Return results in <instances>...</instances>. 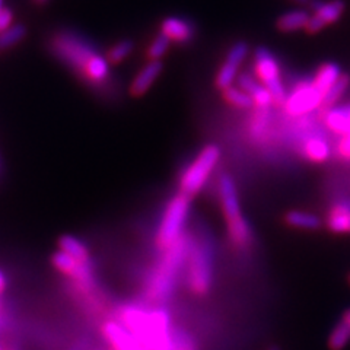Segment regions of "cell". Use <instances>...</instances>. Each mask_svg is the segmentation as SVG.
I'll use <instances>...</instances> for the list:
<instances>
[{
  "mask_svg": "<svg viewBox=\"0 0 350 350\" xmlns=\"http://www.w3.org/2000/svg\"><path fill=\"white\" fill-rule=\"evenodd\" d=\"M50 51L92 86L109 79V62L92 44L73 31H60L50 40Z\"/></svg>",
  "mask_w": 350,
  "mask_h": 350,
  "instance_id": "6da1fadb",
  "label": "cell"
},
{
  "mask_svg": "<svg viewBox=\"0 0 350 350\" xmlns=\"http://www.w3.org/2000/svg\"><path fill=\"white\" fill-rule=\"evenodd\" d=\"M189 248L190 239L183 235L172 247L165 250V257L159 262V266L157 271L153 273V278L149 283L148 293L150 298L163 301L171 297L178 273L184 266V262H187Z\"/></svg>",
  "mask_w": 350,
  "mask_h": 350,
  "instance_id": "7a4b0ae2",
  "label": "cell"
},
{
  "mask_svg": "<svg viewBox=\"0 0 350 350\" xmlns=\"http://www.w3.org/2000/svg\"><path fill=\"white\" fill-rule=\"evenodd\" d=\"M219 193H221L222 209L228 224L229 237H231L232 243L237 247L245 248L251 243V231L245 217L241 213L238 191L234 180L229 175H224L219 181Z\"/></svg>",
  "mask_w": 350,
  "mask_h": 350,
  "instance_id": "3957f363",
  "label": "cell"
},
{
  "mask_svg": "<svg viewBox=\"0 0 350 350\" xmlns=\"http://www.w3.org/2000/svg\"><path fill=\"white\" fill-rule=\"evenodd\" d=\"M187 280L196 295H204L212 286V247L206 238L190 241Z\"/></svg>",
  "mask_w": 350,
  "mask_h": 350,
  "instance_id": "277c9868",
  "label": "cell"
},
{
  "mask_svg": "<svg viewBox=\"0 0 350 350\" xmlns=\"http://www.w3.org/2000/svg\"><path fill=\"white\" fill-rule=\"evenodd\" d=\"M190 199L191 197L180 193L168 203L157 234V243L162 250H168L183 237L190 213Z\"/></svg>",
  "mask_w": 350,
  "mask_h": 350,
  "instance_id": "5b68a950",
  "label": "cell"
},
{
  "mask_svg": "<svg viewBox=\"0 0 350 350\" xmlns=\"http://www.w3.org/2000/svg\"><path fill=\"white\" fill-rule=\"evenodd\" d=\"M221 158V149L216 145L204 146L199 155L191 162V165L185 170L180 180V193L193 197L199 193L215 170L216 163Z\"/></svg>",
  "mask_w": 350,
  "mask_h": 350,
  "instance_id": "8992f818",
  "label": "cell"
},
{
  "mask_svg": "<svg viewBox=\"0 0 350 350\" xmlns=\"http://www.w3.org/2000/svg\"><path fill=\"white\" fill-rule=\"evenodd\" d=\"M256 59V73L261 83L265 85L269 92L273 96V103L275 104H284L286 101V91H284V86L280 79V70H279V63L269 49L266 47H258L254 53Z\"/></svg>",
  "mask_w": 350,
  "mask_h": 350,
  "instance_id": "52a82bcc",
  "label": "cell"
},
{
  "mask_svg": "<svg viewBox=\"0 0 350 350\" xmlns=\"http://www.w3.org/2000/svg\"><path fill=\"white\" fill-rule=\"evenodd\" d=\"M51 266L63 276L69 278L78 284L79 289H90L94 284V265L92 261L82 262L72 256L57 250L51 254Z\"/></svg>",
  "mask_w": 350,
  "mask_h": 350,
  "instance_id": "ba28073f",
  "label": "cell"
},
{
  "mask_svg": "<svg viewBox=\"0 0 350 350\" xmlns=\"http://www.w3.org/2000/svg\"><path fill=\"white\" fill-rule=\"evenodd\" d=\"M324 95L317 90L312 82H305L297 86L291 95H288L286 101H284V108L291 116H302L306 113H311L317 107L323 105Z\"/></svg>",
  "mask_w": 350,
  "mask_h": 350,
  "instance_id": "9c48e42d",
  "label": "cell"
},
{
  "mask_svg": "<svg viewBox=\"0 0 350 350\" xmlns=\"http://www.w3.org/2000/svg\"><path fill=\"white\" fill-rule=\"evenodd\" d=\"M314 15L310 16L308 24H306V31L310 34H317L323 31L327 25H332L334 22L342 18L345 14L346 5L343 0H330V2H323V0H314L310 2Z\"/></svg>",
  "mask_w": 350,
  "mask_h": 350,
  "instance_id": "30bf717a",
  "label": "cell"
},
{
  "mask_svg": "<svg viewBox=\"0 0 350 350\" xmlns=\"http://www.w3.org/2000/svg\"><path fill=\"white\" fill-rule=\"evenodd\" d=\"M248 54V44L245 41H237L234 46L229 49L225 62L219 69L216 75V86L221 91L228 90V88L234 86V81L238 75V70L241 68V64L245 60Z\"/></svg>",
  "mask_w": 350,
  "mask_h": 350,
  "instance_id": "8fae6325",
  "label": "cell"
},
{
  "mask_svg": "<svg viewBox=\"0 0 350 350\" xmlns=\"http://www.w3.org/2000/svg\"><path fill=\"white\" fill-rule=\"evenodd\" d=\"M162 70L163 64L161 60H149L135 76L133 82L130 85V94L136 98L144 96L150 90V86L159 78Z\"/></svg>",
  "mask_w": 350,
  "mask_h": 350,
  "instance_id": "7c38bea8",
  "label": "cell"
},
{
  "mask_svg": "<svg viewBox=\"0 0 350 350\" xmlns=\"http://www.w3.org/2000/svg\"><path fill=\"white\" fill-rule=\"evenodd\" d=\"M161 32L171 41L189 42L196 36V28L190 21L178 16H168L162 21Z\"/></svg>",
  "mask_w": 350,
  "mask_h": 350,
  "instance_id": "4fadbf2b",
  "label": "cell"
},
{
  "mask_svg": "<svg viewBox=\"0 0 350 350\" xmlns=\"http://www.w3.org/2000/svg\"><path fill=\"white\" fill-rule=\"evenodd\" d=\"M238 83L241 90H244L251 96V100L254 101V105L260 108H269L271 104H275L267 88L262 83H258L250 73L241 75Z\"/></svg>",
  "mask_w": 350,
  "mask_h": 350,
  "instance_id": "5bb4252c",
  "label": "cell"
},
{
  "mask_svg": "<svg viewBox=\"0 0 350 350\" xmlns=\"http://www.w3.org/2000/svg\"><path fill=\"white\" fill-rule=\"evenodd\" d=\"M327 226L334 234H350V202H338L332 207Z\"/></svg>",
  "mask_w": 350,
  "mask_h": 350,
  "instance_id": "9a60e30c",
  "label": "cell"
},
{
  "mask_svg": "<svg viewBox=\"0 0 350 350\" xmlns=\"http://www.w3.org/2000/svg\"><path fill=\"white\" fill-rule=\"evenodd\" d=\"M308 10L298 9V10H289V12L283 14L276 21V28L282 32H295L299 29H305L306 24L310 21Z\"/></svg>",
  "mask_w": 350,
  "mask_h": 350,
  "instance_id": "2e32d148",
  "label": "cell"
},
{
  "mask_svg": "<svg viewBox=\"0 0 350 350\" xmlns=\"http://www.w3.org/2000/svg\"><path fill=\"white\" fill-rule=\"evenodd\" d=\"M343 73L340 70V66L336 63H324L321 68L317 72L315 78L312 81V83L315 85L317 90H319L323 95H325V92L330 90V88L338 81Z\"/></svg>",
  "mask_w": 350,
  "mask_h": 350,
  "instance_id": "e0dca14e",
  "label": "cell"
},
{
  "mask_svg": "<svg viewBox=\"0 0 350 350\" xmlns=\"http://www.w3.org/2000/svg\"><path fill=\"white\" fill-rule=\"evenodd\" d=\"M284 222L292 228L305 229V231H315V229H320L323 226V221L320 216L301 211L288 212L284 215Z\"/></svg>",
  "mask_w": 350,
  "mask_h": 350,
  "instance_id": "ac0fdd59",
  "label": "cell"
},
{
  "mask_svg": "<svg viewBox=\"0 0 350 350\" xmlns=\"http://www.w3.org/2000/svg\"><path fill=\"white\" fill-rule=\"evenodd\" d=\"M59 250L82 262L91 261V254L86 244L73 235H62L59 238Z\"/></svg>",
  "mask_w": 350,
  "mask_h": 350,
  "instance_id": "d6986e66",
  "label": "cell"
},
{
  "mask_svg": "<svg viewBox=\"0 0 350 350\" xmlns=\"http://www.w3.org/2000/svg\"><path fill=\"white\" fill-rule=\"evenodd\" d=\"M305 157L315 163H323L330 158V146L321 139H310L305 144Z\"/></svg>",
  "mask_w": 350,
  "mask_h": 350,
  "instance_id": "ffe728a7",
  "label": "cell"
},
{
  "mask_svg": "<svg viewBox=\"0 0 350 350\" xmlns=\"http://www.w3.org/2000/svg\"><path fill=\"white\" fill-rule=\"evenodd\" d=\"M350 342V325L343 320L338 323L328 338V347L332 350H343Z\"/></svg>",
  "mask_w": 350,
  "mask_h": 350,
  "instance_id": "44dd1931",
  "label": "cell"
},
{
  "mask_svg": "<svg viewBox=\"0 0 350 350\" xmlns=\"http://www.w3.org/2000/svg\"><path fill=\"white\" fill-rule=\"evenodd\" d=\"M27 36V28L21 24H14L0 34V50H6L16 46Z\"/></svg>",
  "mask_w": 350,
  "mask_h": 350,
  "instance_id": "7402d4cb",
  "label": "cell"
},
{
  "mask_svg": "<svg viewBox=\"0 0 350 350\" xmlns=\"http://www.w3.org/2000/svg\"><path fill=\"white\" fill-rule=\"evenodd\" d=\"M350 83V78L347 75H342L338 81L328 90L324 95V100H323V105L328 107V108H333L336 105V103L340 100L343 96V94L346 92V90L349 88Z\"/></svg>",
  "mask_w": 350,
  "mask_h": 350,
  "instance_id": "603a6c76",
  "label": "cell"
},
{
  "mask_svg": "<svg viewBox=\"0 0 350 350\" xmlns=\"http://www.w3.org/2000/svg\"><path fill=\"white\" fill-rule=\"evenodd\" d=\"M222 94L226 103L238 108H251L254 105V101L251 100V96L244 90H241V88L231 86L228 88V90L222 91Z\"/></svg>",
  "mask_w": 350,
  "mask_h": 350,
  "instance_id": "cb8c5ba5",
  "label": "cell"
},
{
  "mask_svg": "<svg viewBox=\"0 0 350 350\" xmlns=\"http://www.w3.org/2000/svg\"><path fill=\"white\" fill-rule=\"evenodd\" d=\"M135 49V42L131 40H122L108 50L107 59L109 63H120L123 62L127 56H130L131 51Z\"/></svg>",
  "mask_w": 350,
  "mask_h": 350,
  "instance_id": "d4e9b609",
  "label": "cell"
},
{
  "mask_svg": "<svg viewBox=\"0 0 350 350\" xmlns=\"http://www.w3.org/2000/svg\"><path fill=\"white\" fill-rule=\"evenodd\" d=\"M170 44H171V40L167 36H163L162 32H159L148 49V59L149 60H161L168 53Z\"/></svg>",
  "mask_w": 350,
  "mask_h": 350,
  "instance_id": "484cf974",
  "label": "cell"
},
{
  "mask_svg": "<svg viewBox=\"0 0 350 350\" xmlns=\"http://www.w3.org/2000/svg\"><path fill=\"white\" fill-rule=\"evenodd\" d=\"M14 25V12L8 8L0 9V34Z\"/></svg>",
  "mask_w": 350,
  "mask_h": 350,
  "instance_id": "4316f807",
  "label": "cell"
},
{
  "mask_svg": "<svg viewBox=\"0 0 350 350\" xmlns=\"http://www.w3.org/2000/svg\"><path fill=\"white\" fill-rule=\"evenodd\" d=\"M338 153H340L345 159L350 161V137L343 136L340 144H338Z\"/></svg>",
  "mask_w": 350,
  "mask_h": 350,
  "instance_id": "83f0119b",
  "label": "cell"
},
{
  "mask_svg": "<svg viewBox=\"0 0 350 350\" xmlns=\"http://www.w3.org/2000/svg\"><path fill=\"white\" fill-rule=\"evenodd\" d=\"M6 288H8V278L5 273L0 270V295L6 291Z\"/></svg>",
  "mask_w": 350,
  "mask_h": 350,
  "instance_id": "f1b7e54d",
  "label": "cell"
},
{
  "mask_svg": "<svg viewBox=\"0 0 350 350\" xmlns=\"http://www.w3.org/2000/svg\"><path fill=\"white\" fill-rule=\"evenodd\" d=\"M343 320L350 325V310H347V311L345 312V315H343Z\"/></svg>",
  "mask_w": 350,
  "mask_h": 350,
  "instance_id": "f546056e",
  "label": "cell"
},
{
  "mask_svg": "<svg viewBox=\"0 0 350 350\" xmlns=\"http://www.w3.org/2000/svg\"><path fill=\"white\" fill-rule=\"evenodd\" d=\"M293 2H298V3H304V5H310L311 0H293Z\"/></svg>",
  "mask_w": 350,
  "mask_h": 350,
  "instance_id": "4dcf8cb0",
  "label": "cell"
},
{
  "mask_svg": "<svg viewBox=\"0 0 350 350\" xmlns=\"http://www.w3.org/2000/svg\"><path fill=\"white\" fill-rule=\"evenodd\" d=\"M49 2V0H34V3L37 5H46Z\"/></svg>",
  "mask_w": 350,
  "mask_h": 350,
  "instance_id": "1f68e13d",
  "label": "cell"
},
{
  "mask_svg": "<svg viewBox=\"0 0 350 350\" xmlns=\"http://www.w3.org/2000/svg\"><path fill=\"white\" fill-rule=\"evenodd\" d=\"M269 350H280L278 346H271Z\"/></svg>",
  "mask_w": 350,
  "mask_h": 350,
  "instance_id": "d6a6232c",
  "label": "cell"
},
{
  "mask_svg": "<svg viewBox=\"0 0 350 350\" xmlns=\"http://www.w3.org/2000/svg\"><path fill=\"white\" fill-rule=\"evenodd\" d=\"M3 6H2V0H0V9H2Z\"/></svg>",
  "mask_w": 350,
  "mask_h": 350,
  "instance_id": "836d02e7",
  "label": "cell"
},
{
  "mask_svg": "<svg viewBox=\"0 0 350 350\" xmlns=\"http://www.w3.org/2000/svg\"><path fill=\"white\" fill-rule=\"evenodd\" d=\"M0 350H3V347H2V346H0Z\"/></svg>",
  "mask_w": 350,
  "mask_h": 350,
  "instance_id": "e575fe53",
  "label": "cell"
},
{
  "mask_svg": "<svg viewBox=\"0 0 350 350\" xmlns=\"http://www.w3.org/2000/svg\"><path fill=\"white\" fill-rule=\"evenodd\" d=\"M3 350H12V349H3Z\"/></svg>",
  "mask_w": 350,
  "mask_h": 350,
  "instance_id": "d590c367",
  "label": "cell"
},
{
  "mask_svg": "<svg viewBox=\"0 0 350 350\" xmlns=\"http://www.w3.org/2000/svg\"><path fill=\"white\" fill-rule=\"evenodd\" d=\"M0 306H2V301H0Z\"/></svg>",
  "mask_w": 350,
  "mask_h": 350,
  "instance_id": "8d00e7d4",
  "label": "cell"
},
{
  "mask_svg": "<svg viewBox=\"0 0 350 350\" xmlns=\"http://www.w3.org/2000/svg\"><path fill=\"white\" fill-rule=\"evenodd\" d=\"M349 283H350V276H349Z\"/></svg>",
  "mask_w": 350,
  "mask_h": 350,
  "instance_id": "74e56055",
  "label": "cell"
}]
</instances>
